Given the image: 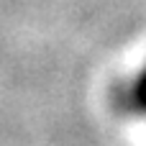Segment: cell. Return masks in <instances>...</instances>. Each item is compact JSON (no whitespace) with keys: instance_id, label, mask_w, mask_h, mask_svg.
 I'll list each match as a JSON object with an SVG mask.
<instances>
[{"instance_id":"1","label":"cell","mask_w":146,"mask_h":146,"mask_svg":"<svg viewBox=\"0 0 146 146\" xmlns=\"http://www.w3.org/2000/svg\"><path fill=\"white\" fill-rule=\"evenodd\" d=\"M131 105L139 113H146V69L136 77V82L131 87Z\"/></svg>"}]
</instances>
